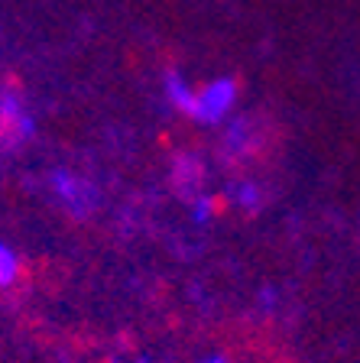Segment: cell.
Here are the masks:
<instances>
[{
	"instance_id": "3",
	"label": "cell",
	"mask_w": 360,
	"mask_h": 363,
	"mask_svg": "<svg viewBox=\"0 0 360 363\" xmlns=\"http://www.w3.org/2000/svg\"><path fill=\"white\" fill-rule=\"evenodd\" d=\"M55 189H59V195L65 198V204L72 211H88L98 201V195H94V189H91L88 182L72 179V175H62V172L55 175Z\"/></svg>"
},
{
	"instance_id": "2",
	"label": "cell",
	"mask_w": 360,
	"mask_h": 363,
	"mask_svg": "<svg viewBox=\"0 0 360 363\" xmlns=\"http://www.w3.org/2000/svg\"><path fill=\"white\" fill-rule=\"evenodd\" d=\"M30 133H33V121L23 113L16 98H0V146L13 150Z\"/></svg>"
},
{
	"instance_id": "7",
	"label": "cell",
	"mask_w": 360,
	"mask_h": 363,
	"mask_svg": "<svg viewBox=\"0 0 360 363\" xmlns=\"http://www.w3.org/2000/svg\"><path fill=\"white\" fill-rule=\"evenodd\" d=\"M240 201L247 204V208H256V201H260V195H256V189H253V185H244V189H240Z\"/></svg>"
},
{
	"instance_id": "5",
	"label": "cell",
	"mask_w": 360,
	"mask_h": 363,
	"mask_svg": "<svg viewBox=\"0 0 360 363\" xmlns=\"http://www.w3.org/2000/svg\"><path fill=\"white\" fill-rule=\"evenodd\" d=\"M165 88H169V98H173V104L175 107H182L185 113H192L195 117V107H198V101H195V94L185 88V84L179 82L175 75H169V82H165Z\"/></svg>"
},
{
	"instance_id": "8",
	"label": "cell",
	"mask_w": 360,
	"mask_h": 363,
	"mask_svg": "<svg viewBox=\"0 0 360 363\" xmlns=\"http://www.w3.org/2000/svg\"><path fill=\"white\" fill-rule=\"evenodd\" d=\"M204 363H227L224 357H211V360H204Z\"/></svg>"
},
{
	"instance_id": "6",
	"label": "cell",
	"mask_w": 360,
	"mask_h": 363,
	"mask_svg": "<svg viewBox=\"0 0 360 363\" xmlns=\"http://www.w3.org/2000/svg\"><path fill=\"white\" fill-rule=\"evenodd\" d=\"M16 276H20V263H16L13 250L0 243V286H10Z\"/></svg>"
},
{
	"instance_id": "4",
	"label": "cell",
	"mask_w": 360,
	"mask_h": 363,
	"mask_svg": "<svg viewBox=\"0 0 360 363\" xmlns=\"http://www.w3.org/2000/svg\"><path fill=\"white\" fill-rule=\"evenodd\" d=\"M202 179H204V169L198 159H192V156L175 159L173 182H175V191H179L182 198H195V191L202 189Z\"/></svg>"
},
{
	"instance_id": "1",
	"label": "cell",
	"mask_w": 360,
	"mask_h": 363,
	"mask_svg": "<svg viewBox=\"0 0 360 363\" xmlns=\"http://www.w3.org/2000/svg\"><path fill=\"white\" fill-rule=\"evenodd\" d=\"M234 98H237V82L231 78H221V82H211L202 94H195L198 107H195V121L202 123H218L227 111H231Z\"/></svg>"
}]
</instances>
